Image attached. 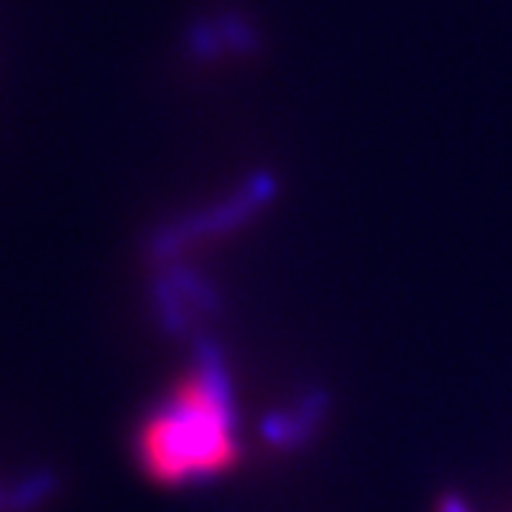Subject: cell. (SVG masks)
I'll return each mask as SVG.
<instances>
[{
  "label": "cell",
  "mask_w": 512,
  "mask_h": 512,
  "mask_svg": "<svg viewBox=\"0 0 512 512\" xmlns=\"http://www.w3.org/2000/svg\"><path fill=\"white\" fill-rule=\"evenodd\" d=\"M237 453L228 370L214 350L202 348L180 384L140 424V467L160 484L183 487L222 476Z\"/></svg>",
  "instance_id": "1"
},
{
  "label": "cell",
  "mask_w": 512,
  "mask_h": 512,
  "mask_svg": "<svg viewBox=\"0 0 512 512\" xmlns=\"http://www.w3.org/2000/svg\"><path fill=\"white\" fill-rule=\"evenodd\" d=\"M325 404L322 396H308L302 399V404L296 407V413H274L268 424H265V439L276 444V447H293V444H302V441L311 436L316 430V421L322 416Z\"/></svg>",
  "instance_id": "2"
},
{
  "label": "cell",
  "mask_w": 512,
  "mask_h": 512,
  "mask_svg": "<svg viewBox=\"0 0 512 512\" xmlns=\"http://www.w3.org/2000/svg\"><path fill=\"white\" fill-rule=\"evenodd\" d=\"M57 493V478L49 470H37L32 476L18 481L6 493V512H32L40 504H46Z\"/></svg>",
  "instance_id": "3"
},
{
  "label": "cell",
  "mask_w": 512,
  "mask_h": 512,
  "mask_svg": "<svg viewBox=\"0 0 512 512\" xmlns=\"http://www.w3.org/2000/svg\"><path fill=\"white\" fill-rule=\"evenodd\" d=\"M436 512H470V507L464 504V498H458V495H450V498H441L439 510H436Z\"/></svg>",
  "instance_id": "4"
},
{
  "label": "cell",
  "mask_w": 512,
  "mask_h": 512,
  "mask_svg": "<svg viewBox=\"0 0 512 512\" xmlns=\"http://www.w3.org/2000/svg\"><path fill=\"white\" fill-rule=\"evenodd\" d=\"M6 493H9V490L0 487V512H6Z\"/></svg>",
  "instance_id": "5"
}]
</instances>
